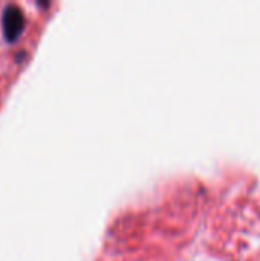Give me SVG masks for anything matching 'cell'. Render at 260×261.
<instances>
[{"instance_id": "6da1fadb", "label": "cell", "mask_w": 260, "mask_h": 261, "mask_svg": "<svg viewBox=\"0 0 260 261\" xmlns=\"http://www.w3.org/2000/svg\"><path fill=\"white\" fill-rule=\"evenodd\" d=\"M25 29V15L15 5H9L3 12V32L8 41H14Z\"/></svg>"}]
</instances>
